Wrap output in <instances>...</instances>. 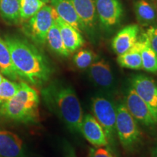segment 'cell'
<instances>
[{
  "label": "cell",
  "instance_id": "6da1fadb",
  "mask_svg": "<svg viewBox=\"0 0 157 157\" xmlns=\"http://www.w3.org/2000/svg\"><path fill=\"white\" fill-rule=\"evenodd\" d=\"M5 41L18 78L36 87L49 82L53 70L42 51L20 36L7 35Z\"/></svg>",
  "mask_w": 157,
  "mask_h": 157
},
{
  "label": "cell",
  "instance_id": "7a4b0ae2",
  "mask_svg": "<svg viewBox=\"0 0 157 157\" xmlns=\"http://www.w3.org/2000/svg\"><path fill=\"white\" fill-rule=\"evenodd\" d=\"M41 94L47 108L71 132L81 133L83 111L72 86L60 80H55L43 87Z\"/></svg>",
  "mask_w": 157,
  "mask_h": 157
},
{
  "label": "cell",
  "instance_id": "3957f363",
  "mask_svg": "<svg viewBox=\"0 0 157 157\" xmlns=\"http://www.w3.org/2000/svg\"><path fill=\"white\" fill-rule=\"evenodd\" d=\"M38 92L25 82L13 97L0 105V117L15 122L31 124L39 120Z\"/></svg>",
  "mask_w": 157,
  "mask_h": 157
},
{
  "label": "cell",
  "instance_id": "277c9868",
  "mask_svg": "<svg viewBox=\"0 0 157 157\" xmlns=\"http://www.w3.org/2000/svg\"><path fill=\"white\" fill-rule=\"evenodd\" d=\"M91 109L94 117L105 132L109 147L111 150V146H114L117 138L116 129L117 103L109 94L103 92L92 98Z\"/></svg>",
  "mask_w": 157,
  "mask_h": 157
},
{
  "label": "cell",
  "instance_id": "5b68a950",
  "mask_svg": "<svg viewBox=\"0 0 157 157\" xmlns=\"http://www.w3.org/2000/svg\"><path fill=\"white\" fill-rule=\"evenodd\" d=\"M116 129L117 138L125 150H135L140 143L142 134L138 123L129 112L123 101L117 103Z\"/></svg>",
  "mask_w": 157,
  "mask_h": 157
},
{
  "label": "cell",
  "instance_id": "8992f818",
  "mask_svg": "<svg viewBox=\"0 0 157 157\" xmlns=\"http://www.w3.org/2000/svg\"><path fill=\"white\" fill-rule=\"evenodd\" d=\"M56 13L51 5H46L41 8L34 16L26 21L24 25L25 34L39 45L46 43L47 35L55 21Z\"/></svg>",
  "mask_w": 157,
  "mask_h": 157
},
{
  "label": "cell",
  "instance_id": "52a82bcc",
  "mask_svg": "<svg viewBox=\"0 0 157 157\" xmlns=\"http://www.w3.org/2000/svg\"><path fill=\"white\" fill-rule=\"evenodd\" d=\"M99 27L112 32L121 24L124 9L120 0H95Z\"/></svg>",
  "mask_w": 157,
  "mask_h": 157
},
{
  "label": "cell",
  "instance_id": "ba28073f",
  "mask_svg": "<svg viewBox=\"0 0 157 157\" xmlns=\"http://www.w3.org/2000/svg\"><path fill=\"white\" fill-rule=\"evenodd\" d=\"M71 2L81 23L82 31L95 42L99 27L95 0H71Z\"/></svg>",
  "mask_w": 157,
  "mask_h": 157
},
{
  "label": "cell",
  "instance_id": "9c48e42d",
  "mask_svg": "<svg viewBox=\"0 0 157 157\" xmlns=\"http://www.w3.org/2000/svg\"><path fill=\"white\" fill-rule=\"evenodd\" d=\"M124 103L137 123L146 127H152L157 124L156 119L148 105L130 86L125 94Z\"/></svg>",
  "mask_w": 157,
  "mask_h": 157
},
{
  "label": "cell",
  "instance_id": "30bf717a",
  "mask_svg": "<svg viewBox=\"0 0 157 157\" xmlns=\"http://www.w3.org/2000/svg\"><path fill=\"white\" fill-rule=\"evenodd\" d=\"M129 86L151 109L157 121V83L150 76L138 74L129 80Z\"/></svg>",
  "mask_w": 157,
  "mask_h": 157
},
{
  "label": "cell",
  "instance_id": "8fae6325",
  "mask_svg": "<svg viewBox=\"0 0 157 157\" xmlns=\"http://www.w3.org/2000/svg\"><path fill=\"white\" fill-rule=\"evenodd\" d=\"M87 74L90 79L103 93H109L115 86V77L109 63L105 59H97L89 68Z\"/></svg>",
  "mask_w": 157,
  "mask_h": 157
},
{
  "label": "cell",
  "instance_id": "7c38bea8",
  "mask_svg": "<svg viewBox=\"0 0 157 157\" xmlns=\"http://www.w3.org/2000/svg\"><path fill=\"white\" fill-rule=\"evenodd\" d=\"M81 133L88 142L95 147H109L105 132L93 115L87 113L82 119Z\"/></svg>",
  "mask_w": 157,
  "mask_h": 157
},
{
  "label": "cell",
  "instance_id": "4fadbf2b",
  "mask_svg": "<svg viewBox=\"0 0 157 157\" xmlns=\"http://www.w3.org/2000/svg\"><path fill=\"white\" fill-rule=\"evenodd\" d=\"M140 31V26L137 24L128 25L119 30L111 42L113 52L119 56L129 50L138 40Z\"/></svg>",
  "mask_w": 157,
  "mask_h": 157
},
{
  "label": "cell",
  "instance_id": "5bb4252c",
  "mask_svg": "<svg viewBox=\"0 0 157 157\" xmlns=\"http://www.w3.org/2000/svg\"><path fill=\"white\" fill-rule=\"evenodd\" d=\"M0 157H25L23 140L15 133L0 128Z\"/></svg>",
  "mask_w": 157,
  "mask_h": 157
},
{
  "label": "cell",
  "instance_id": "9a60e30c",
  "mask_svg": "<svg viewBox=\"0 0 157 157\" xmlns=\"http://www.w3.org/2000/svg\"><path fill=\"white\" fill-rule=\"evenodd\" d=\"M55 21L58 25L65 47L70 53L76 52L83 46L84 39L81 31L64 22L58 16L57 13L55 17Z\"/></svg>",
  "mask_w": 157,
  "mask_h": 157
},
{
  "label": "cell",
  "instance_id": "2e32d148",
  "mask_svg": "<svg viewBox=\"0 0 157 157\" xmlns=\"http://www.w3.org/2000/svg\"><path fill=\"white\" fill-rule=\"evenodd\" d=\"M50 2L60 19L82 32L81 23L71 0H50Z\"/></svg>",
  "mask_w": 157,
  "mask_h": 157
},
{
  "label": "cell",
  "instance_id": "e0dca14e",
  "mask_svg": "<svg viewBox=\"0 0 157 157\" xmlns=\"http://www.w3.org/2000/svg\"><path fill=\"white\" fill-rule=\"evenodd\" d=\"M141 47L142 41L139 36L135 44L124 53L117 57V63L121 68L132 70L142 69V58H141Z\"/></svg>",
  "mask_w": 157,
  "mask_h": 157
},
{
  "label": "cell",
  "instance_id": "ac0fdd59",
  "mask_svg": "<svg viewBox=\"0 0 157 157\" xmlns=\"http://www.w3.org/2000/svg\"><path fill=\"white\" fill-rule=\"evenodd\" d=\"M133 7L137 21L140 25L150 26L155 24L157 21V13L151 3L147 0H137Z\"/></svg>",
  "mask_w": 157,
  "mask_h": 157
},
{
  "label": "cell",
  "instance_id": "d6986e66",
  "mask_svg": "<svg viewBox=\"0 0 157 157\" xmlns=\"http://www.w3.org/2000/svg\"><path fill=\"white\" fill-rule=\"evenodd\" d=\"M46 42L48 43L49 48L55 53L61 57H68L70 52L65 47V44L63 41L61 34L59 30L58 25L54 21L53 23L51 25L47 35Z\"/></svg>",
  "mask_w": 157,
  "mask_h": 157
},
{
  "label": "cell",
  "instance_id": "ffe728a7",
  "mask_svg": "<svg viewBox=\"0 0 157 157\" xmlns=\"http://www.w3.org/2000/svg\"><path fill=\"white\" fill-rule=\"evenodd\" d=\"M0 71L4 76L10 80L17 81L18 76L17 75L13 62H12L10 54L5 41L0 37Z\"/></svg>",
  "mask_w": 157,
  "mask_h": 157
},
{
  "label": "cell",
  "instance_id": "44dd1931",
  "mask_svg": "<svg viewBox=\"0 0 157 157\" xmlns=\"http://www.w3.org/2000/svg\"><path fill=\"white\" fill-rule=\"evenodd\" d=\"M0 15L7 23L17 24L21 21L19 0H0Z\"/></svg>",
  "mask_w": 157,
  "mask_h": 157
},
{
  "label": "cell",
  "instance_id": "7402d4cb",
  "mask_svg": "<svg viewBox=\"0 0 157 157\" xmlns=\"http://www.w3.org/2000/svg\"><path fill=\"white\" fill-rule=\"evenodd\" d=\"M142 41L141 47V58H142V69L151 74H157V54L149 46L146 40L141 35Z\"/></svg>",
  "mask_w": 157,
  "mask_h": 157
},
{
  "label": "cell",
  "instance_id": "603a6c76",
  "mask_svg": "<svg viewBox=\"0 0 157 157\" xmlns=\"http://www.w3.org/2000/svg\"><path fill=\"white\" fill-rule=\"evenodd\" d=\"M20 20L26 22L33 17L45 4L42 0H19Z\"/></svg>",
  "mask_w": 157,
  "mask_h": 157
},
{
  "label": "cell",
  "instance_id": "cb8c5ba5",
  "mask_svg": "<svg viewBox=\"0 0 157 157\" xmlns=\"http://www.w3.org/2000/svg\"><path fill=\"white\" fill-rule=\"evenodd\" d=\"M95 60H97L95 54L93 51L86 49L78 51L74 55L73 58L74 64L79 69H86L89 68Z\"/></svg>",
  "mask_w": 157,
  "mask_h": 157
},
{
  "label": "cell",
  "instance_id": "d4e9b609",
  "mask_svg": "<svg viewBox=\"0 0 157 157\" xmlns=\"http://www.w3.org/2000/svg\"><path fill=\"white\" fill-rule=\"evenodd\" d=\"M18 89L19 84L7 78H4L0 83V105L13 97Z\"/></svg>",
  "mask_w": 157,
  "mask_h": 157
},
{
  "label": "cell",
  "instance_id": "484cf974",
  "mask_svg": "<svg viewBox=\"0 0 157 157\" xmlns=\"http://www.w3.org/2000/svg\"><path fill=\"white\" fill-rule=\"evenodd\" d=\"M142 36L146 40L149 46L157 54V25H152L148 26Z\"/></svg>",
  "mask_w": 157,
  "mask_h": 157
},
{
  "label": "cell",
  "instance_id": "4316f807",
  "mask_svg": "<svg viewBox=\"0 0 157 157\" xmlns=\"http://www.w3.org/2000/svg\"><path fill=\"white\" fill-rule=\"evenodd\" d=\"M88 157H116V156L112 151L108 147H95L90 149Z\"/></svg>",
  "mask_w": 157,
  "mask_h": 157
},
{
  "label": "cell",
  "instance_id": "83f0119b",
  "mask_svg": "<svg viewBox=\"0 0 157 157\" xmlns=\"http://www.w3.org/2000/svg\"><path fill=\"white\" fill-rule=\"evenodd\" d=\"M153 156L154 157H157V143L155 146L154 151H153Z\"/></svg>",
  "mask_w": 157,
  "mask_h": 157
},
{
  "label": "cell",
  "instance_id": "f1b7e54d",
  "mask_svg": "<svg viewBox=\"0 0 157 157\" xmlns=\"http://www.w3.org/2000/svg\"><path fill=\"white\" fill-rule=\"evenodd\" d=\"M4 78H4V76H3V75H2V74L0 73V83H1V82L3 81Z\"/></svg>",
  "mask_w": 157,
  "mask_h": 157
},
{
  "label": "cell",
  "instance_id": "f546056e",
  "mask_svg": "<svg viewBox=\"0 0 157 157\" xmlns=\"http://www.w3.org/2000/svg\"><path fill=\"white\" fill-rule=\"evenodd\" d=\"M42 1H43V2H44L45 4H46V3H48V2H50V0H42Z\"/></svg>",
  "mask_w": 157,
  "mask_h": 157
}]
</instances>
